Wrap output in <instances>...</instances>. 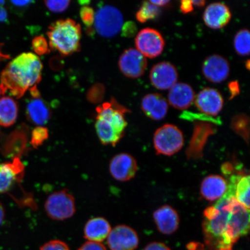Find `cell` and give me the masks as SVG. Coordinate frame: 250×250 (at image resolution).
Wrapping results in <instances>:
<instances>
[{"instance_id":"6da1fadb","label":"cell","mask_w":250,"mask_h":250,"mask_svg":"<svg viewBox=\"0 0 250 250\" xmlns=\"http://www.w3.org/2000/svg\"><path fill=\"white\" fill-rule=\"evenodd\" d=\"M42 64L33 53H23L9 62L0 78L2 85L13 96L21 98L42 80Z\"/></svg>"},{"instance_id":"7a4b0ae2","label":"cell","mask_w":250,"mask_h":250,"mask_svg":"<svg viewBox=\"0 0 250 250\" xmlns=\"http://www.w3.org/2000/svg\"><path fill=\"white\" fill-rule=\"evenodd\" d=\"M128 112L113 98L96 108L95 128L103 145L115 146L120 142L127 126L125 115Z\"/></svg>"},{"instance_id":"3957f363","label":"cell","mask_w":250,"mask_h":250,"mask_svg":"<svg viewBox=\"0 0 250 250\" xmlns=\"http://www.w3.org/2000/svg\"><path fill=\"white\" fill-rule=\"evenodd\" d=\"M48 33L49 45L62 56L79 51L81 27L76 21L67 19L51 24Z\"/></svg>"},{"instance_id":"277c9868","label":"cell","mask_w":250,"mask_h":250,"mask_svg":"<svg viewBox=\"0 0 250 250\" xmlns=\"http://www.w3.org/2000/svg\"><path fill=\"white\" fill-rule=\"evenodd\" d=\"M123 24V14L114 6L103 5L95 13L94 27L102 37L111 38L117 35Z\"/></svg>"},{"instance_id":"5b68a950","label":"cell","mask_w":250,"mask_h":250,"mask_svg":"<svg viewBox=\"0 0 250 250\" xmlns=\"http://www.w3.org/2000/svg\"><path fill=\"white\" fill-rule=\"evenodd\" d=\"M47 215L52 220L63 221L73 216L76 212V202L73 195L67 190L52 193L45 203Z\"/></svg>"},{"instance_id":"8992f818","label":"cell","mask_w":250,"mask_h":250,"mask_svg":"<svg viewBox=\"0 0 250 250\" xmlns=\"http://www.w3.org/2000/svg\"><path fill=\"white\" fill-rule=\"evenodd\" d=\"M183 145V134L173 125H165L154 134V145L158 154L173 155L180 151Z\"/></svg>"},{"instance_id":"52a82bcc","label":"cell","mask_w":250,"mask_h":250,"mask_svg":"<svg viewBox=\"0 0 250 250\" xmlns=\"http://www.w3.org/2000/svg\"><path fill=\"white\" fill-rule=\"evenodd\" d=\"M165 43L160 32L151 28H146L140 31L135 39L136 49L146 58L158 57L163 52Z\"/></svg>"},{"instance_id":"ba28073f","label":"cell","mask_w":250,"mask_h":250,"mask_svg":"<svg viewBox=\"0 0 250 250\" xmlns=\"http://www.w3.org/2000/svg\"><path fill=\"white\" fill-rule=\"evenodd\" d=\"M119 67L125 76L130 78H139L145 73L147 67V61L145 56L134 48L124 52L118 62Z\"/></svg>"},{"instance_id":"9c48e42d","label":"cell","mask_w":250,"mask_h":250,"mask_svg":"<svg viewBox=\"0 0 250 250\" xmlns=\"http://www.w3.org/2000/svg\"><path fill=\"white\" fill-rule=\"evenodd\" d=\"M107 239L108 248L111 250H134L139 243L136 231L125 225L111 229Z\"/></svg>"},{"instance_id":"30bf717a","label":"cell","mask_w":250,"mask_h":250,"mask_svg":"<svg viewBox=\"0 0 250 250\" xmlns=\"http://www.w3.org/2000/svg\"><path fill=\"white\" fill-rule=\"evenodd\" d=\"M109 170L114 179L122 182L129 181L137 173V162L132 155L121 153L112 158L109 165Z\"/></svg>"},{"instance_id":"8fae6325","label":"cell","mask_w":250,"mask_h":250,"mask_svg":"<svg viewBox=\"0 0 250 250\" xmlns=\"http://www.w3.org/2000/svg\"><path fill=\"white\" fill-rule=\"evenodd\" d=\"M202 72L206 79L210 82L221 83L226 81L229 76V63L223 56L211 55L203 62Z\"/></svg>"},{"instance_id":"7c38bea8","label":"cell","mask_w":250,"mask_h":250,"mask_svg":"<svg viewBox=\"0 0 250 250\" xmlns=\"http://www.w3.org/2000/svg\"><path fill=\"white\" fill-rule=\"evenodd\" d=\"M149 78L153 86L156 89L167 90L176 83L178 73L173 64L163 62L152 67L150 71Z\"/></svg>"},{"instance_id":"4fadbf2b","label":"cell","mask_w":250,"mask_h":250,"mask_svg":"<svg viewBox=\"0 0 250 250\" xmlns=\"http://www.w3.org/2000/svg\"><path fill=\"white\" fill-rule=\"evenodd\" d=\"M194 101L200 111L212 117L217 116L224 105V99L221 93L210 87L201 90L195 97Z\"/></svg>"},{"instance_id":"5bb4252c","label":"cell","mask_w":250,"mask_h":250,"mask_svg":"<svg viewBox=\"0 0 250 250\" xmlns=\"http://www.w3.org/2000/svg\"><path fill=\"white\" fill-rule=\"evenodd\" d=\"M214 125L210 123L200 122L195 125L194 131L187 150V158L198 159L203 155V149L208 137L215 132Z\"/></svg>"},{"instance_id":"9a60e30c","label":"cell","mask_w":250,"mask_h":250,"mask_svg":"<svg viewBox=\"0 0 250 250\" xmlns=\"http://www.w3.org/2000/svg\"><path fill=\"white\" fill-rule=\"evenodd\" d=\"M231 17L230 9L223 2H214L208 5L203 16L206 26L212 29H220L226 26Z\"/></svg>"},{"instance_id":"2e32d148","label":"cell","mask_w":250,"mask_h":250,"mask_svg":"<svg viewBox=\"0 0 250 250\" xmlns=\"http://www.w3.org/2000/svg\"><path fill=\"white\" fill-rule=\"evenodd\" d=\"M23 172V165L18 158L11 162L0 163V193L10 190L22 177Z\"/></svg>"},{"instance_id":"e0dca14e","label":"cell","mask_w":250,"mask_h":250,"mask_svg":"<svg viewBox=\"0 0 250 250\" xmlns=\"http://www.w3.org/2000/svg\"><path fill=\"white\" fill-rule=\"evenodd\" d=\"M142 108L146 116L154 121L164 119L168 111V102L158 93H149L142 99Z\"/></svg>"},{"instance_id":"ac0fdd59","label":"cell","mask_w":250,"mask_h":250,"mask_svg":"<svg viewBox=\"0 0 250 250\" xmlns=\"http://www.w3.org/2000/svg\"><path fill=\"white\" fill-rule=\"evenodd\" d=\"M154 219L158 230L162 233L173 234L179 228V214L169 206L165 205L156 210L154 213Z\"/></svg>"},{"instance_id":"d6986e66","label":"cell","mask_w":250,"mask_h":250,"mask_svg":"<svg viewBox=\"0 0 250 250\" xmlns=\"http://www.w3.org/2000/svg\"><path fill=\"white\" fill-rule=\"evenodd\" d=\"M192 87L186 83H176L168 92V101L173 107L179 109L189 108L195 101Z\"/></svg>"},{"instance_id":"ffe728a7","label":"cell","mask_w":250,"mask_h":250,"mask_svg":"<svg viewBox=\"0 0 250 250\" xmlns=\"http://www.w3.org/2000/svg\"><path fill=\"white\" fill-rule=\"evenodd\" d=\"M228 189V183L223 177L212 175L206 177L201 184V193L203 198L210 202L218 201Z\"/></svg>"},{"instance_id":"44dd1931","label":"cell","mask_w":250,"mask_h":250,"mask_svg":"<svg viewBox=\"0 0 250 250\" xmlns=\"http://www.w3.org/2000/svg\"><path fill=\"white\" fill-rule=\"evenodd\" d=\"M111 230L110 224L102 217L90 219L84 228V237L89 242L101 243L107 238Z\"/></svg>"},{"instance_id":"7402d4cb","label":"cell","mask_w":250,"mask_h":250,"mask_svg":"<svg viewBox=\"0 0 250 250\" xmlns=\"http://www.w3.org/2000/svg\"><path fill=\"white\" fill-rule=\"evenodd\" d=\"M28 119L38 126L48 123L51 116V109L46 103L39 98H33L28 103L26 107Z\"/></svg>"},{"instance_id":"603a6c76","label":"cell","mask_w":250,"mask_h":250,"mask_svg":"<svg viewBox=\"0 0 250 250\" xmlns=\"http://www.w3.org/2000/svg\"><path fill=\"white\" fill-rule=\"evenodd\" d=\"M18 110V105L13 98H0V126L7 127L13 125L17 121Z\"/></svg>"},{"instance_id":"cb8c5ba5","label":"cell","mask_w":250,"mask_h":250,"mask_svg":"<svg viewBox=\"0 0 250 250\" xmlns=\"http://www.w3.org/2000/svg\"><path fill=\"white\" fill-rule=\"evenodd\" d=\"M234 184V197L240 204L250 209V176L249 175H233L230 177Z\"/></svg>"},{"instance_id":"d4e9b609","label":"cell","mask_w":250,"mask_h":250,"mask_svg":"<svg viewBox=\"0 0 250 250\" xmlns=\"http://www.w3.org/2000/svg\"><path fill=\"white\" fill-rule=\"evenodd\" d=\"M231 128L248 143L250 133V119L248 115L240 114L233 117L231 121Z\"/></svg>"},{"instance_id":"484cf974","label":"cell","mask_w":250,"mask_h":250,"mask_svg":"<svg viewBox=\"0 0 250 250\" xmlns=\"http://www.w3.org/2000/svg\"><path fill=\"white\" fill-rule=\"evenodd\" d=\"M250 38V32L248 29L240 30L236 33L233 40V45L237 54L242 56L249 55Z\"/></svg>"},{"instance_id":"4316f807","label":"cell","mask_w":250,"mask_h":250,"mask_svg":"<svg viewBox=\"0 0 250 250\" xmlns=\"http://www.w3.org/2000/svg\"><path fill=\"white\" fill-rule=\"evenodd\" d=\"M160 8L157 6L150 1H145L137 12L136 17L139 22L143 23L154 20L160 14Z\"/></svg>"},{"instance_id":"83f0119b","label":"cell","mask_w":250,"mask_h":250,"mask_svg":"<svg viewBox=\"0 0 250 250\" xmlns=\"http://www.w3.org/2000/svg\"><path fill=\"white\" fill-rule=\"evenodd\" d=\"M49 132L46 127L37 126L31 133L30 143L34 148H38L48 138Z\"/></svg>"},{"instance_id":"f1b7e54d","label":"cell","mask_w":250,"mask_h":250,"mask_svg":"<svg viewBox=\"0 0 250 250\" xmlns=\"http://www.w3.org/2000/svg\"><path fill=\"white\" fill-rule=\"evenodd\" d=\"M105 87L102 83H96L89 89L87 93V99L93 104L101 103L104 99Z\"/></svg>"},{"instance_id":"f546056e","label":"cell","mask_w":250,"mask_h":250,"mask_svg":"<svg viewBox=\"0 0 250 250\" xmlns=\"http://www.w3.org/2000/svg\"><path fill=\"white\" fill-rule=\"evenodd\" d=\"M32 48L38 55L48 54L50 52L48 42L45 37L42 36H37L33 40Z\"/></svg>"},{"instance_id":"4dcf8cb0","label":"cell","mask_w":250,"mask_h":250,"mask_svg":"<svg viewBox=\"0 0 250 250\" xmlns=\"http://www.w3.org/2000/svg\"><path fill=\"white\" fill-rule=\"evenodd\" d=\"M95 12L93 9L88 6H83L81 9L80 17L83 23L87 28H91L95 21Z\"/></svg>"},{"instance_id":"1f68e13d","label":"cell","mask_w":250,"mask_h":250,"mask_svg":"<svg viewBox=\"0 0 250 250\" xmlns=\"http://www.w3.org/2000/svg\"><path fill=\"white\" fill-rule=\"evenodd\" d=\"M70 1H46V7L54 13H61L69 7Z\"/></svg>"},{"instance_id":"d6a6232c","label":"cell","mask_w":250,"mask_h":250,"mask_svg":"<svg viewBox=\"0 0 250 250\" xmlns=\"http://www.w3.org/2000/svg\"><path fill=\"white\" fill-rule=\"evenodd\" d=\"M40 250H70L66 243L61 240H54L43 245Z\"/></svg>"},{"instance_id":"836d02e7","label":"cell","mask_w":250,"mask_h":250,"mask_svg":"<svg viewBox=\"0 0 250 250\" xmlns=\"http://www.w3.org/2000/svg\"><path fill=\"white\" fill-rule=\"evenodd\" d=\"M121 29L124 36L132 37L136 33L137 27L135 23L132 22V21H127V22L123 24Z\"/></svg>"},{"instance_id":"e575fe53","label":"cell","mask_w":250,"mask_h":250,"mask_svg":"<svg viewBox=\"0 0 250 250\" xmlns=\"http://www.w3.org/2000/svg\"><path fill=\"white\" fill-rule=\"evenodd\" d=\"M78 250H107L102 243L87 242L78 249Z\"/></svg>"},{"instance_id":"d590c367","label":"cell","mask_w":250,"mask_h":250,"mask_svg":"<svg viewBox=\"0 0 250 250\" xmlns=\"http://www.w3.org/2000/svg\"><path fill=\"white\" fill-rule=\"evenodd\" d=\"M143 250H171L164 243L152 242L148 244Z\"/></svg>"},{"instance_id":"8d00e7d4","label":"cell","mask_w":250,"mask_h":250,"mask_svg":"<svg viewBox=\"0 0 250 250\" xmlns=\"http://www.w3.org/2000/svg\"><path fill=\"white\" fill-rule=\"evenodd\" d=\"M228 87L230 94V99H232L234 97L239 95L240 93L239 83L237 81H232L228 84Z\"/></svg>"},{"instance_id":"74e56055","label":"cell","mask_w":250,"mask_h":250,"mask_svg":"<svg viewBox=\"0 0 250 250\" xmlns=\"http://www.w3.org/2000/svg\"><path fill=\"white\" fill-rule=\"evenodd\" d=\"M180 10L184 14L191 12L193 10V5L192 1H181L180 5Z\"/></svg>"},{"instance_id":"f35d334b","label":"cell","mask_w":250,"mask_h":250,"mask_svg":"<svg viewBox=\"0 0 250 250\" xmlns=\"http://www.w3.org/2000/svg\"><path fill=\"white\" fill-rule=\"evenodd\" d=\"M5 2L0 0V22L5 23L8 21V13L4 7Z\"/></svg>"},{"instance_id":"ab89813d","label":"cell","mask_w":250,"mask_h":250,"mask_svg":"<svg viewBox=\"0 0 250 250\" xmlns=\"http://www.w3.org/2000/svg\"><path fill=\"white\" fill-rule=\"evenodd\" d=\"M11 4L14 7L19 8H24L28 7L31 3L32 1H11Z\"/></svg>"},{"instance_id":"60d3db41","label":"cell","mask_w":250,"mask_h":250,"mask_svg":"<svg viewBox=\"0 0 250 250\" xmlns=\"http://www.w3.org/2000/svg\"><path fill=\"white\" fill-rule=\"evenodd\" d=\"M151 3H152L153 4L155 5L156 6H157V7H162V6H166L168 5V4H169L170 2V1H168V0H158V1H149Z\"/></svg>"},{"instance_id":"b9f144b4","label":"cell","mask_w":250,"mask_h":250,"mask_svg":"<svg viewBox=\"0 0 250 250\" xmlns=\"http://www.w3.org/2000/svg\"><path fill=\"white\" fill-rule=\"evenodd\" d=\"M5 218V210L2 203L0 202V225L2 223Z\"/></svg>"},{"instance_id":"7bdbcfd3","label":"cell","mask_w":250,"mask_h":250,"mask_svg":"<svg viewBox=\"0 0 250 250\" xmlns=\"http://www.w3.org/2000/svg\"><path fill=\"white\" fill-rule=\"evenodd\" d=\"M193 5L197 6V7H203L206 4L205 1H202V0H200V1H192Z\"/></svg>"},{"instance_id":"ee69618b","label":"cell","mask_w":250,"mask_h":250,"mask_svg":"<svg viewBox=\"0 0 250 250\" xmlns=\"http://www.w3.org/2000/svg\"><path fill=\"white\" fill-rule=\"evenodd\" d=\"M7 91V90L5 89V87L2 85L1 81H0V96L4 95Z\"/></svg>"},{"instance_id":"f6af8a7d","label":"cell","mask_w":250,"mask_h":250,"mask_svg":"<svg viewBox=\"0 0 250 250\" xmlns=\"http://www.w3.org/2000/svg\"><path fill=\"white\" fill-rule=\"evenodd\" d=\"M232 250V248L221 249H218V250Z\"/></svg>"},{"instance_id":"bcb514c9","label":"cell","mask_w":250,"mask_h":250,"mask_svg":"<svg viewBox=\"0 0 250 250\" xmlns=\"http://www.w3.org/2000/svg\"><path fill=\"white\" fill-rule=\"evenodd\" d=\"M246 64L247 68H248V69L249 70L250 69V61H249V60H248V63H247Z\"/></svg>"}]
</instances>
